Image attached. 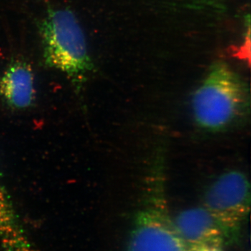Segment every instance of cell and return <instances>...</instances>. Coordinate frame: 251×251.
I'll return each mask as SVG.
<instances>
[{
  "mask_svg": "<svg viewBox=\"0 0 251 251\" xmlns=\"http://www.w3.org/2000/svg\"><path fill=\"white\" fill-rule=\"evenodd\" d=\"M249 86L224 62L214 63L193 94L191 113L207 131L228 129L250 112Z\"/></svg>",
  "mask_w": 251,
  "mask_h": 251,
  "instance_id": "cell-1",
  "label": "cell"
},
{
  "mask_svg": "<svg viewBox=\"0 0 251 251\" xmlns=\"http://www.w3.org/2000/svg\"><path fill=\"white\" fill-rule=\"evenodd\" d=\"M34 81V72L27 62L13 61L0 76V96L11 108H28L35 100Z\"/></svg>",
  "mask_w": 251,
  "mask_h": 251,
  "instance_id": "cell-6",
  "label": "cell"
},
{
  "mask_svg": "<svg viewBox=\"0 0 251 251\" xmlns=\"http://www.w3.org/2000/svg\"><path fill=\"white\" fill-rule=\"evenodd\" d=\"M43 58L77 87L94 68L85 33L75 15L68 9H51L39 24Z\"/></svg>",
  "mask_w": 251,
  "mask_h": 251,
  "instance_id": "cell-2",
  "label": "cell"
},
{
  "mask_svg": "<svg viewBox=\"0 0 251 251\" xmlns=\"http://www.w3.org/2000/svg\"><path fill=\"white\" fill-rule=\"evenodd\" d=\"M176 231L190 251L207 245H224V232L204 206L188 208L173 217Z\"/></svg>",
  "mask_w": 251,
  "mask_h": 251,
  "instance_id": "cell-5",
  "label": "cell"
},
{
  "mask_svg": "<svg viewBox=\"0 0 251 251\" xmlns=\"http://www.w3.org/2000/svg\"><path fill=\"white\" fill-rule=\"evenodd\" d=\"M202 206L221 227L226 242L236 240L250 212L251 187L247 175L235 170L225 172L208 187Z\"/></svg>",
  "mask_w": 251,
  "mask_h": 251,
  "instance_id": "cell-4",
  "label": "cell"
},
{
  "mask_svg": "<svg viewBox=\"0 0 251 251\" xmlns=\"http://www.w3.org/2000/svg\"><path fill=\"white\" fill-rule=\"evenodd\" d=\"M191 251H224V245L203 246Z\"/></svg>",
  "mask_w": 251,
  "mask_h": 251,
  "instance_id": "cell-8",
  "label": "cell"
},
{
  "mask_svg": "<svg viewBox=\"0 0 251 251\" xmlns=\"http://www.w3.org/2000/svg\"><path fill=\"white\" fill-rule=\"evenodd\" d=\"M135 214L126 251H190L175 228L166 197L161 160L156 161Z\"/></svg>",
  "mask_w": 251,
  "mask_h": 251,
  "instance_id": "cell-3",
  "label": "cell"
},
{
  "mask_svg": "<svg viewBox=\"0 0 251 251\" xmlns=\"http://www.w3.org/2000/svg\"><path fill=\"white\" fill-rule=\"evenodd\" d=\"M0 234L7 240H14L15 247L22 244V237L20 233L17 219L11 202V198L6 191L0 176Z\"/></svg>",
  "mask_w": 251,
  "mask_h": 251,
  "instance_id": "cell-7",
  "label": "cell"
}]
</instances>
